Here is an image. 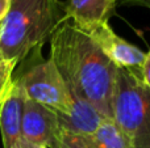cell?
Here are the masks:
<instances>
[{
    "mask_svg": "<svg viewBox=\"0 0 150 148\" xmlns=\"http://www.w3.org/2000/svg\"><path fill=\"white\" fill-rule=\"evenodd\" d=\"M21 142V146H23L24 148H46L44 146H34V144H30V143H26V142H24L23 139H20Z\"/></svg>",
    "mask_w": 150,
    "mask_h": 148,
    "instance_id": "obj_17",
    "label": "cell"
},
{
    "mask_svg": "<svg viewBox=\"0 0 150 148\" xmlns=\"http://www.w3.org/2000/svg\"><path fill=\"white\" fill-rule=\"evenodd\" d=\"M70 94L73 100L70 112L67 114L57 113L59 127L80 136L90 135L98 128V126L105 117L87 100L73 93Z\"/></svg>",
    "mask_w": 150,
    "mask_h": 148,
    "instance_id": "obj_8",
    "label": "cell"
},
{
    "mask_svg": "<svg viewBox=\"0 0 150 148\" xmlns=\"http://www.w3.org/2000/svg\"><path fill=\"white\" fill-rule=\"evenodd\" d=\"M141 77L145 85L150 89V50L145 52V58H144L142 66H141Z\"/></svg>",
    "mask_w": 150,
    "mask_h": 148,
    "instance_id": "obj_13",
    "label": "cell"
},
{
    "mask_svg": "<svg viewBox=\"0 0 150 148\" xmlns=\"http://www.w3.org/2000/svg\"><path fill=\"white\" fill-rule=\"evenodd\" d=\"M50 59L70 93L87 100L105 118H112L117 67L78 26L66 21L50 37Z\"/></svg>",
    "mask_w": 150,
    "mask_h": 148,
    "instance_id": "obj_1",
    "label": "cell"
},
{
    "mask_svg": "<svg viewBox=\"0 0 150 148\" xmlns=\"http://www.w3.org/2000/svg\"><path fill=\"white\" fill-rule=\"evenodd\" d=\"M112 119L127 134L133 148H150V89L141 75L117 67Z\"/></svg>",
    "mask_w": 150,
    "mask_h": 148,
    "instance_id": "obj_3",
    "label": "cell"
},
{
    "mask_svg": "<svg viewBox=\"0 0 150 148\" xmlns=\"http://www.w3.org/2000/svg\"><path fill=\"white\" fill-rule=\"evenodd\" d=\"M15 148H24L23 146H21V142H20V140H18V143L16 144V147H15Z\"/></svg>",
    "mask_w": 150,
    "mask_h": 148,
    "instance_id": "obj_18",
    "label": "cell"
},
{
    "mask_svg": "<svg viewBox=\"0 0 150 148\" xmlns=\"http://www.w3.org/2000/svg\"><path fill=\"white\" fill-rule=\"evenodd\" d=\"M17 63L7 60L0 55V88L9 85L12 83V76Z\"/></svg>",
    "mask_w": 150,
    "mask_h": 148,
    "instance_id": "obj_12",
    "label": "cell"
},
{
    "mask_svg": "<svg viewBox=\"0 0 150 148\" xmlns=\"http://www.w3.org/2000/svg\"><path fill=\"white\" fill-rule=\"evenodd\" d=\"M24 98L25 97L12 80V87L0 106V133L3 148H15L21 139V112Z\"/></svg>",
    "mask_w": 150,
    "mask_h": 148,
    "instance_id": "obj_9",
    "label": "cell"
},
{
    "mask_svg": "<svg viewBox=\"0 0 150 148\" xmlns=\"http://www.w3.org/2000/svg\"><path fill=\"white\" fill-rule=\"evenodd\" d=\"M54 148H88V147L83 142L82 136L73 133H69V131L59 127V133H58Z\"/></svg>",
    "mask_w": 150,
    "mask_h": 148,
    "instance_id": "obj_11",
    "label": "cell"
},
{
    "mask_svg": "<svg viewBox=\"0 0 150 148\" xmlns=\"http://www.w3.org/2000/svg\"><path fill=\"white\" fill-rule=\"evenodd\" d=\"M11 7V0H0V22L5 18Z\"/></svg>",
    "mask_w": 150,
    "mask_h": 148,
    "instance_id": "obj_15",
    "label": "cell"
},
{
    "mask_svg": "<svg viewBox=\"0 0 150 148\" xmlns=\"http://www.w3.org/2000/svg\"><path fill=\"white\" fill-rule=\"evenodd\" d=\"M65 4L59 0H11L0 29V55L21 63L66 22Z\"/></svg>",
    "mask_w": 150,
    "mask_h": 148,
    "instance_id": "obj_2",
    "label": "cell"
},
{
    "mask_svg": "<svg viewBox=\"0 0 150 148\" xmlns=\"http://www.w3.org/2000/svg\"><path fill=\"white\" fill-rule=\"evenodd\" d=\"M65 4L66 18L73 21L80 30L98 24L108 22L115 13L117 0H67Z\"/></svg>",
    "mask_w": 150,
    "mask_h": 148,
    "instance_id": "obj_7",
    "label": "cell"
},
{
    "mask_svg": "<svg viewBox=\"0 0 150 148\" xmlns=\"http://www.w3.org/2000/svg\"><path fill=\"white\" fill-rule=\"evenodd\" d=\"M82 31H84L100 47V50L116 64V67L125 68L130 72L141 75V66L145 52L117 36L108 22L98 24Z\"/></svg>",
    "mask_w": 150,
    "mask_h": 148,
    "instance_id": "obj_6",
    "label": "cell"
},
{
    "mask_svg": "<svg viewBox=\"0 0 150 148\" xmlns=\"http://www.w3.org/2000/svg\"><path fill=\"white\" fill-rule=\"evenodd\" d=\"M117 3L122 5H137L150 10V0H117Z\"/></svg>",
    "mask_w": 150,
    "mask_h": 148,
    "instance_id": "obj_14",
    "label": "cell"
},
{
    "mask_svg": "<svg viewBox=\"0 0 150 148\" xmlns=\"http://www.w3.org/2000/svg\"><path fill=\"white\" fill-rule=\"evenodd\" d=\"M11 87H12V83H11L9 85L4 87V88H0V106H1V104H3V101H4V98L7 97V94H8V92H9Z\"/></svg>",
    "mask_w": 150,
    "mask_h": 148,
    "instance_id": "obj_16",
    "label": "cell"
},
{
    "mask_svg": "<svg viewBox=\"0 0 150 148\" xmlns=\"http://www.w3.org/2000/svg\"><path fill=\"white\" fill-rule=\"evenodd\" d=\"M82 139L88 148H133L127 134L112 118H104L93 133Z\"/></svg>",
    "mask_w": 150,
    "mask_h": 148,
    "instance_id": "obj_10",
    "label": "cell"
},
{
    "mask_svg": "<svg viewBox=\"0 0 150 148\" xmlns=\"http://www.w3.org/2000/svg\"><path fill=\"white\" fill-rule=\"evenodd\" d=\"M41 47L29 54L32 60L24 66L17 75L12 76L15 85L23 96L34 102L53 109L61 114H67L71 109V94L52 59H42Z\"/></svg>",
    "mask_w": 150,
    "mask_h": 148,
    "instance_id": "obj_4",
    "label": "cell"
},
{
    "mask_svg": "<svg viewBox=\"0 0 150 148\" xmlns=\"http://www.w3.org/2000/svg\"><path fill=\"white\" fill-rule=\"evenodd\" d=\"M59 133L57 112L24 98L21 112V139L34 146L54 148Z\"/></svg>",
    "mask_w": 150,
    "mask_h": 148,
    "instance_id": "obj_5",
    "label": "cell"
},
{
    "mask_svg": "<svg viewBox=\"0 0 150 148\" xmlns=\"http://www.w3.org/2000/svg\"><path fill=\"white\" fill-rule=\"evenodd\" d=\"M0 29H1V22H0Z\"/></svg>",
    "mask_w": 150,
    "mask_h": 148,
    "instance_id": "obj_19",
    "label": "cell"
}]
</instances>
